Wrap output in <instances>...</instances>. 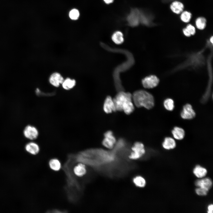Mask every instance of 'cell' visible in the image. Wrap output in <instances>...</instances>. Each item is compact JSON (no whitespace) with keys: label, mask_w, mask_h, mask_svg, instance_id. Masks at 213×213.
<instances>
[{"label":"cell","mask_w":213,"mask_h":213,"mask_svg":"<svg viewBox=\"0 0 213 213\" xmlns=\"http://www.w3.org/2000/svg\"><path fill=\"white\" fill-rule=\"evenodd\" d=\"M116 111H123L127 114H131L135 108L132 95L129 92L120 91L113 99Z\"/></svg>","instance_id":"cell-1"},{"label":"cell","mask_w":213,"mask_h":213,"mask_svg":"<svg viewBox=\"0 0 213 213\" xmlns=\"http://www.w3.org/2000/svg\"><path fill=\"white\" fill-rule=\"evenodd\" d=\"M132 96V100L135 105L138 107H143L149 109L154 106V101L153 96L146 91L143 90L136 91Z\"/></svg>","instance_id":"cell-2"},{"label":"cell","mask_w":213,"mask_h":213,"mask_svg":"<svg viewBox=\"0 0 213 213\" xmlns=\"http://www.w3.org/2000/svg\"><path fill=\"white\" fill-rule=\"evenodd\" d=\"M131 150L132 152L129 156L131 159H139L142 157L145 152L144 145L139 142H135Z\"/></svg>","instance_id":"cell-3"},{"label":"cell","mask_w":213,"mask_h":213,"mask_svg":"<svg viewBox=\"0 0 213 213\" xmlns=\"http://www.w3.org/2000/svg\"><path fill=\"white\" fill-rule=\"evenodd\" d=\"M140 11L137 9H132L127 17V20L129 25L135 27L140 22Z\"/></svg>","instance_id":"cell-4"},{"label":"cell","mask_w":213,"mask_h":213,"mask_svg":"<svg viewBox=\"0 0 213 213\" xmlns=\"http://www.w3.org/2000/svg\"><path fill=\"white\" fill-rule=\"evenodd\" d=\"M23 133L24 136L26 138L31 141L36 139L39 135L38 131L37 128L31 125L26 126Z\"/></svg>","instance_id":"cell-5"},{"label":"cell","mask_w":213,"mask_h":213,"mask_svg":"<svg viewBox=\"0 0 213 213\" xmlns=\"http://www.w3.org/2000/svg\"><path fill=\"white\" fill-rule=\"evenodd\" d=\"M104 138L102 141L103 145L109 149H112L116 142L113 132L110 130L107 131L104 133Z\"/></svg>","instance_id":"cell-6"},{"label":"cell","mask_w":213,"mask_h":213,"mask_svg":"<svg viewBox=\"0 0 213 213\" xmlns=\"http://www.w3.org/2000/svg\"><path fill=\"white\" fill-rule=\"evenodd\" d=\"M196 116V113L191 105L187 104L183 107L180 112V116L182 118L185 120H191Z\"/></svg>","instance_id":"cell-7"},{"label":"cell","mask_w":213,"mask_h":213,"mask_svg":"<svg viewBox=\"0 0 213 213\" xmlns=\"http://www.w3.org/2000/svg\"><path fill=\"white\" fill-rule=\"evenodd\" d=\"M159 82V80L156 76L151 75L143 79L142 80V84L145 88H151L156 87Z\"/></svg>","instance_id":"cell-8"},{"label":"cell","mask_w":213,"mask_h":213,"mask_svg":"<svg viewBox=\"0 0 213 213\" xmlns=\"http://www.w3.org/2000/svg\"><path fill=\"white\" fill-rule=\"evenodd\" d=\"M154 17L151 14L146 12L141 11L140 22L147 26H154L156 24L153 22Z\"/></svg>","instance_id":"cell-9"},{"label":"cell","mask_w":213,"mask_h":213,"mask_svg":"<svg viewBox=\"0 0 213 213\" xmlns=\"http://www.w3.org/2000/svg\"><path fill=\"white\" fill-rule=\"evenodd\" d=\"M103 107L104 112L106 113H110L117 111L113 99L110 96L106 98Z\"/></svg>","instance_id":"cell-10"},{"label":"cell","mask_w":213,"mask_h":213,"mask_svg":"<svg viewBox=\"0 0 213 213\" xmlns=\"http://www.w3.org/2000/svg\"><path fill=\"white\" fill-rule=\"evenodd\" d=\"M25 149L27 152L32 155H36L38 154L40 150L38 145L33 141L26 143L25 146Z\"/></svg>","instance_id":"cell-11"},{"label":"cell","mask_w":213,"mask_h":213,"mask_svg":"<svg viewBox=\"0 0 213 213\" xmlns=\"http://www.w3.org/2000/svg\"><path fill=\"white\" fill-rule=\"evenodd\" d=\"M195 185L197 187H201L209 190L212 187V182L209 178H202L196 181Z\"/></svg>","instance_id":"cell-12"},{"label":"cell","mask_w":213,"mask_h":213,"mask_svg":"<svg viewBox=\"0 0 213 213\" xmlns=\"http://www.w3.org/2000/svg\"><path fill=\"white\" fill-rule=\"evenodd\" d=\"M49 80L50 83L52 85L55 87H58L60 84L62 83L64 79L60 74L55 72L51 75Z\"/></svg>","instance_id":"cell-13"},{"label":"cell","mask_w":213,"mask_h":213,"mask_svg":"<svg viewBox=\"0 0 213 213\" xmlns=\"http://www.w3.org/2000/svg\"><path fill=\"white\" fill-rule=\"evenodd\" d=\"M171 133L174 138L177 140L183 139L185 136L184 130L178 126L174 127L172 130Z\"/></svg>","instance_id":"cell-14"},{"label":"cell","mask_w":213,"mask_h":213,"mask_svg":"<svg viewBox=\"0 0 213 213\" xmlns=\"http://www.w3.org/2000/svg\"><path fill=\"white\" fill-rule=\"evenodd\" d=\"M176 146V143L175 139L170 137H165L162 143L163 147L166 150L173 149Z\"/></svg>","instance_id":"cell-15"},{"label":"cell","mask_w":213,"mask_h":213,"mask_svg":"<svg viewBox=\"0 0 213 213\" xmlns=\"http://www.w3.org/2000/svg\"><path fill=\"white\" fill-rule=\"evenodd\" d=\"M73 171L74 174L76 176L79 177H82L86 172L85 166L83 163H79L74 167Z\"/></svg>","instance_id":"cell-16"},{"label":"cell","mask_w":213,"mask_h":213,"mask_svg":"<svg viewBox=\"0 0 213 213\" xmlns=\"http://www.w3.org/2000/svg\"><path fill=\"white\" fill-rule=\"evenodd\" d=\"M170 8L173 12L178 14L182 12L184 6L181 2L177 1H175L171 4Z\"/></svg>","instance_id":"cell-17"},{"label":"cell","mask_w":213,"mask_h":213,"mask_svg":"<svg viewBox=\"0 0 213 213\" xmlns=\"http://www.w3.org/2000/svg\"><path fill=\"white\" fill-rule=\"evenodd\" d=\"M193 172L197 178H201L206 175L207 170L205 168L199 165H197L193 169Z\"/></svg>","instance_id":"cell-18"},{"label":"cell","mask_w":213,"mask_h":213,"mask_svg":"<svg viewBox=\"0 0 213 213\" xmlns=\"http://www.w3.org/2000/svg\"><path fill=\"white\" fill-rule=\"evenodd\" d=\"M112 39L114 43L117 44H121L124 41L123 34L119 31H115L113 33Z\"/></svg>","instance_id":"cell-19"},{"label":"cell","mask_w":213,"mask_h":213,"mask_svg":"<svg viewBox=\"0 0 213 213\" xmlns=\"http://www.w3.org/2000/svg\"><path fill=\"white\" fill-rule=\"evenodd\" d=\"M49 164L50 168L55 171L59 170L61 168V165L60 161L56 158L50 159Z\"/></svg>","instance_id":"cell-20"},{"label":"cell","mask_w":213,"mask_h":213,"mask_svg":"<svg viewBox=\"0 0 213 213\" xmlns=\"http://www.w3.org/2000/svg\"><path fill=\"white\" fill-rule=\"evenodd\" d=\"M62 84V87L64 89L69 90L74 87L76 81L74 79L68 78L64 80Z\"/></svg>","instance_id":"cell-21"},{"label":"cell","mask_w":213,"mask_h":213,"mask_svg":"<svg viewBox=\"0 0 213 213\" xmlns=\"http://www.w3.org/2000/svg\"><path fill=\"white\" fill-rule=\"evenodd\" d=\"M163 105L164 108L169 111H172L175 107L174 102L171 98L166 99L163 102Z\"/></svg>","instance_id":"cell-22"},{"label":"cell","mask_w":213,"mask_h":213,"mask_svg":"<svg viewBox=\"0 0 213 213\" xmlns=\"http://www.w3.org/2000/svg\"><path fill=\"white\" fill-rule=\"evenodd\" d=\"M206 20L203 17H199L197 18L195 21L197 28L200 30L204 29L206 25Z\"/></svg>","instance_id":"cell-23"},{"label":"cell","mask_w":213,"mask_h":213,"mask_svg":"<svg viewBox=\"0 0 213 213\" xmlns=\"http://www.w3.org/2000/svg\"><path fill=\"white\" fill-rule=\"evenodd\" d=\"M133 182L137 186L141 188L144 187L146 184L145 179L141 176L135 177L133 179Z\"/></svg>","instance_id":"cell-24"},{"label":"cell","mask_w":213,"mask_h":213,"mask_svg":"<svg viewBox=\"0 0 213 213\" xmlns=\"http://www.w3.org/2000/svg\"><path fill=\"white\" fill-rule=\"evenodd\" d=\"M80 15V14L79 10L75 8L71 9L69 13L70 18L73 20H77L78 19Z\"/></svg>","instance_id":"cell-25"},{"label":"cell","mask_w":213,"mask_h":213,"mask_svg":"<svg viewBox=\"0 0 213 213\" xmlns=\"http://www.w3.org/2000/svg\"><path fill=\"white\" fill-rule=\"evenodd\" d=\"M191 14L190 12L185 11L182 12L180 17L181 20L183 22H188L191 19Z\"/></svg>","instance_id":"cell-26"},{"label":"cell","mask_w":213,"mask_h":213,"mask_svg":"<svg viewBox=\"0 0 213 213\" xmlns=\"http://www.w3.org/2000/svg\"><path fill=\"white\" fill-rule=\"evenodd\" d=\"M208 191V190L200 187H198L195 190V192L196 194L200 196L206 195Z\"/></svg>","instance_id":"cell-27"},{"label":"cell","mask_w":213,"mask_h":213,"mask_svg":"<svg viewBox=\"0 0 213 213\" xmlns=\"http://www.w3.org/2000/svg\"><path fill=\"white\" fill-rule=\"evenodd\" d=\"M186 28L190 33L191 35H194L196 32V30L195 27L191 24H188Z\"/></svg>","instance_id":"cell-28"},{"label":"cell","mask_w":213,"mask_h":213,"mask_svg":"<svg viewBox=\"0 0 213 213\" xmlns=\"http://www.w3.org/2000/svg\"><path fill=\"white\" fill-rule=\"evenodd\" d=\"M183 31L184 34L186 36L189 37L191 36V35L186 28L183 29Z\"/></svg>","instance_id":"cell-29"},{"label":"cell","mask_w":213,"mask_h":213,"mask_svg":"<svg viewBox=\"0 0 213 213\" xmlns=\"http://www.w3.org/2000/svg\"><path fill=\"white\" fill-rule=\"evenodd\" d=\"M213 205L212 204L209 205L207 207V212L208 213H213Z\"/></svg>","instance_id":"cell-30"},{"label":"cell","mask_w":213,"mask_h":213,"mask_svg":"<svg viewBox=\"0 0 213 213\" xmlns=\"http://www.w3.org/2000/svg\"><path fill=\"white\" fill-rule=\"evenodd\" d=\"M104 2L107 4H109L112 3L114 0H103Z\"/></svg>","instance_id":"cell-31"},{"label":"cell","mask_w":213,"mask_h":213,"mask_svg":"<svg viewBox=\"0 0 213 213\" xmlns=\"http://www.w3.org/2000/svg\"><path fill=\"white\" fill-rule=\"evenodd\" d=\"M173 0H161L163 2V3H166L167 2H169L170 1H173Z\"/></svg>","instance_id":"cell-32"},{"label":"cell","mask_w":213,"mask_h":213,"mask_svg":"<svg viewBox=\"0 0 213 213\" xmlns=\"http://www.w3.org/2000/svg\"><path fill=\"white\" fill-rule=\"evenodd\" d=\"M210 41L212 43H213V36H212L210 38Z\"/></svg>","instance_id":"cell-33"}]
</instances>
